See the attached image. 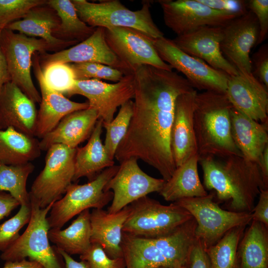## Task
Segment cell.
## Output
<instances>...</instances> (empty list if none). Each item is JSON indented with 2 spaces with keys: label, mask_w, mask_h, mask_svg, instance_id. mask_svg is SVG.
I'll use <instances>...</instances> for the list:
<instances>
[{
  "label": "cell",
  "mask_w": 268,
  "mask_h": 268,
  "mask_svg": "<svg viewBox=\"0 0 268 268\" xmlns=\"http://www.w3.org/2000/svg\"><path fill=\"white\" fill-rule=\"evenodd\" d=\"M47 4L57 12L60 22L54 31L56 38L78 44L89 37L96 27L90 26L78 17L70 0H48Z\"/></svg>",
  "instance_id": "d6a6232c"
},
{
  "label": "cell",
  "mask_w": 268,
  "mask_h": 268,
  "mask_svg": "<svg viewBox=\"0 0 268 268\" xmlns=\"http://www.w3.org/2000/svg\"><path fill=\"white\" fill-rule=\"evenodd\" d=\"M54 202L41 208L33 201L31 218L23 233L6 250L0 258L5 262L19 261L28 258L40 263L43 268H64L65 263L56 247L49 243L50 229L47 215Z\"/></svg>",
  "instance_id": "ba28073f"
},
{
  "label": "cell",
  "mask_w": 268,
  "mask_h": 268,
  "mask_svg": "<svg viewBox=\"0 0 268 268\" xmlns=\"http://www.w3.org/2000/svg\"><path fill=\"white\" fill-rule=\"evenodd\" d=\"M222 35L223 27L205 26L177 36L172 41L182 51L202 60L212 67L230 76L237 75L238 70L221 51Z\"/></svg>",
  "instance_id": "d6986e66"
},
{
  "label": "cell",
  "mask_w": 268,
  "mask_h": 268,
  "mask_svg": "<svg viewBox=\"0 0 268 268\" xmlns=\"http://www.w3.org/2000/svg\"><path fill=\"white\" fill-rule=\"evenodd\" d=\"M247 226L234 227L204 250L212 268H239L238 246Z\"/></svg>",
  "instance_id": "836d02e7"
},
{
  "label": "cell",
  "mask_w": 268,
  "mask_h": 268,
  "mask_svg": "<svg viewBox=\"0 0 268 268\" xmlns=\"http://www.w3.org/2000/svg\"><path fill=\"white\" fill-rule=\"evenodd\" d=\"M41 150L39 141L9 127L0 129V164L18 165L38 158Z\"/></svg>",
  "instance_id": "4dcf8cb0"
},
{
  "label": "cell",
  "mask_w": 268,
  "mask_h": 268,
  "mask_svg": "<svg viewBox=\"0 0 268 268\" xmlns=\"http://www.w3.org/2000/svg\"><path fill=\"white\" fill-rule=\"evenodd\" d=\"M248 10L255 15L259 26V36L256 46L262 43L268 33V0H249L247 1Z\"/></svg>",
  "instance_id": "60d3db41"
},
{
  "label": "cell",
  "mask_w": 268,
  "mask_h": 268,
  "mask_svg": "<svg viewBox=\"0 0 268 268\" xmlns=\"http://www.w3.org/2000/svg\"><path fill=\"white\" fill-rule=\"evenodd\" d=\"M199 159L197 154L176 167L158 193L165 201L173 202L182 199L207 195L199 176Z\"/></svg>",
  "instance_id": "f1b7e54d"
},
{
  "label": "cell",
  "mask_w": 268,
  "mask_h": 268,
  "mask_svg": "<svg viewBox=\"0 0 268 268\" xmlns=\"http://www.w3.org/2000/svg\"><path fill=\"white\" fill-rule=\"evenodd\" d=\"M47 85L65 96L72 89L75 79L69 64L56 63L42 69Z\"/></svg>",
  "instance_id": "8d00e7d4"
},
{
  "label": "cell",
  "mask_w": 268,
  "mask_h": 268,
  "mask_svg": "<svg viewBox=\"0 0 268 268\" xmlns=\"http://www.w3.org/2000/svg\"><path fill=\"white\" fill-rule=\"evenodd\" d=\"M32 66L39 85L41 97L37 114L34 136L42 138L65 116L72 112L87 109L89 103L88 101L83 103L72 101L49 87L43 78L37 52L33 56Z\"/></svg>",
  "instance_id": "ffe728a7"
},
{
  "label": "cell",
  "mask_w": 268,
  "mask_h": 268,
  "mask_svg": "<svg viewBox=\"0 0 268 268\" xmlns=\"http://www.w3.org/2000/svg\"><path fill=\"white\" fill-rule=\"evenodd\" d=\"M0 268H43L39 263L32 260L23 259L19 261L5 262Z\"/></svg>",
  "instance_id": "681fc988"
},
{
  "label": "cell",
  "mask_w": 268,
  "mask_h": 268,
  "mask_svg": "<svg viewBox=\"0 0 268 268\" xmlns=\"http://www.w3.org/2000/svg\"><path fill=\"white\" fill-rule=\"evenodd\" d=\"M233 108L225 93H197L194 127L199 158L242 156L232 138L230 113Z\"/></svg>",
  "instance_id": "277c9868"
},
{
  "label": "cell",
  "mask_w": 268,
  "mask_h": 268,
  "mask_svg": "<svg viewBox=\"0 0 268 268\" xmlns=\"http://www.w3.org/2000/svg\"><path fill=\"white\" fill-rule=\"evenodd\" d=\"M197 93L194 89L180 95L176 100L171 131V148L176 167L198 154L194 127V105Z\"/></svg>",
  "instance_id": "7402d4cb"
},
{
  "label": "cell",
  "mask_w": 268,
  "mask_h": 268,
  "mask_svg": "<svg viewBox=\"0 0 268 268\" xmlns=\"http://www.w3.org/2000/svg\"><path fill=\"white\" fill-rule=\"evenodd\" d=\"M188 268H212L207 255L197 239L190 253Z\"/></svg>",
  "instance_id": "f6af8a7d"
},
{
  "label": "cell",
  "mask_w": 268,
  "mask_h": 268,
  "mask_svg": "<svg viewBox=\"0 0 268 268\" xmlns=\"http://www.w3.org/2000/svg\"><path fill=\"white\" fill-rule=\"evenodd\" d=\"M31 204H23L17 213L0 225V252L9 247L20 236L19 231L31 218Z\"/></svg>",
  "instance_id": "74e56055"
},
{
  "label": "cell",
  "mask_w": 268,
  "mask_h": 268,
  "mask_svg": "<svg viewBox=\"0 0 268 268\" xmlns=\"http://www.w3.org/2000/svg\"><path fill=\"white\" fill-rule=\"evenodd\" d=\"M76 148L57 144L48 149L44 167L29 192L30 201L44 208L66 193L74 176Z\"/></svg>",
  "instance_id": "8fae6325"
},
{
  "label": "cell",
  "mask_w": 268,
  "mask_h": 268,
  "mask_svg": "<svg viewBox=\"0 0 268 268\" xmlns=\"http://www.w3.org/2000/svg\"><path fill=\"white\" fill-rule=\"evenodd\" d=\"M165 24L177 36L199 27H223L238 17L213 9L198 0H159Z\"/></svg>",
  "instance_id": "2e32d148"
},
{
  "label": "cell",
  "mask_w": 268,
  "mask_h": 268,
  "mask_svg": "<svg viewBox=\"0 0 268 268\" xmlns=\"http://www.w3.org/2000/svg\"><path fill=\"white\" fill-rule=\"evenodd\" d=\"M130 210L128 205L116 213L95 208L90 212L91 242L99 244L111 258H123V229Z\"/></svg>",
  "instance_id": "d4e9b609"
},
{
  "label": "cell",
  "mask_w": 268,
  "mask_h": 268,
  "mask_svg": "<svg viewBox=\"0 0 268 268\" xmlns=\"http://www.w3.org/2000/svg\"><path fill=\"white\" fill-rule=\"evenodd\" d=\"M259 26L250 10L229 21L223 27L220 49L226 59L239 72L252 73L250 53L256 46Z\"/></svg>",
  "instance_id": "e0dca14e"
},
{
  "label": "cell",
  "mask_w": 268,
  "mask_h": 268,
  "mask_svg": "<svg viewBox=\"0 0 268 268\" xmlns=\"http://www.w3.org/2000/svg\"><path fill=\"white\" fill-rule=\"evenodd\" d=\"M225 94L233 108L257 122L268 124V89L253 73L229 76Z\"/></svg>",
  "instance_id": "44dd1931"
},
{
  "label": "cell",
  "mask_w": 268,
  "mask_h": 268,
  "mask_svg": "<svg viewBox=\"0 0 268 268\" xmlns=\"http://www.w3.org/2000/svg\"><path fill=\"white\" fill-rule=\"evenodd\" d=\"M79 258L87 262L89 268H126L124 258H110L103 248L96 243H91L89 249Z\"/></svg>",
  "instance_id": "ab89813d"
},
{
  "label": "cell",
  "mask_w": 268,
  "mask_h": 268,
  "mask_svg": "<svg viewBox=\"0 0 268 268\" xmlns=\"http://www.w3.org/2000/svg\"><path fill=\"white\" fill-rule=\"evenodd\" d=\"M263 180L266 187L268 188V145L263 151L258 163Z\"/></svg>",
  "instance_id": "f907efd6"
},
{
  "label": "cell",
  "mask_w": 268,
  "mask_h": 268,
  "mask_svg": "<svg viewBox=\"0 0 268 268\" xmlns=\"http://www.w3.org/2000/svg\"><path fill=\"white\" fill-rule=\"evenodd\" d=\"M133 74V115L115 158L120 163L131 157L141 160L167 181L176 168L171 148L176 100L194 88L177 72L149 65Z\"/></svg>",
  "instance_id": "6da1fadb"
},
{
  "label": "cell",
  "mask_w": 268,
  "mask_h": 268,
  "mask_svg": "<svg viewBox=\"0 0 268 268\" xmlns=\"http://www.w3.org/2000/svg\"><path fill=\"white\" fill-rule=\"evenodd\" d=\"M1 30H0V36ZM10 81V78L4 56L0 48V91L3 85Z\"/></svg>",
  "instance_id": "816d5d0a"
},
{
  "label": "cell",
  "mask_w": 268,
  "mask_h": 268,
  "mask_svg": "<svg viewBox=\"0 0 268 268\" xmlns=\"http://www.w3.org/2000/svg\"><path fill=\"white\" fill-rule=\"evenodd\" d=\"M90 215L89 209H86L66 229H50L49 240L70 255L83 254L91 245Z\"/></svg>",
  "instance_id": "1f68e13d"
},
{
  "label": "cell",
  "mask_w": 268,
  "mask_h": 268,
  "mask_svg": "<svg viewBox=\"0 0 268 268\" xmlns=\"http://www.w3.org/2000/svg\"><path fill=\"white\" fill-rule=\"evenodd\" d=\"M129 205L130 213L123 232L136 236H164L193 218L188 211L174 202L163 205L147 196Z\"/></svg>",
  "instance_id": "30bf717a"
},
{
  "label": "cell",
  "mask_w": 268,
  "mask_h": 268,
  "mask_svg": "<svg viewBox=\"0 0 268 268\" xmlns=\"http://www.w3.org/2000/svg\"><path fill=\"white\" fill-rule=\"evenodd\" d=\"M223 159H199L204 188L213 191L218 201L226 202L227 210L252 213L261 190L268 189L258 164L240 155Z\"/></svg>",
  "instance_id": "7a4b0ae2"
},
{
  "label": "cell",
  "mask_w": 268,
  "mask_h": 268,
  "mask_svg": "<svg viewBox=\"0 0 268 268\" xmlns=\"http://www.w3.org/2000/svg\"><path fill=\"white\" fill-rule=\"evenodd\" d=\"M238 249L239 268H268V227L252 220Z\"/></svg>",
  "instance_id": "f546056e"
},
{
  "label": "cell",
  "mask_w": 268,
  "mask_h": 268,
  "mask_svg": "<svg viewBox=\"0 0 268 268\" xmlns=\"http://www.w3.org/2000/svg\"><path fill=\"white\" fill-rule=\"evenodd\" d=\"M102 122L98 119L86 144L76 148L72 181L83 177L91 181L103 170L114 165V160L108 156L101 139Z\"/></svg>",
  "instance_id": "83f0119b"
},
{
  "label": "cell",
  "mask_w": 268,
  "mask_h": 268,
  "mask_svg": "<svg viewBox=\"0 0 268 268\" xmlns=\"http://www.w3.org/2000/svg\"><path fill=\"white\" fill-rule=\"evenodd\" d=\"M152 41L161 59L183 73L194 89L225 93L230 76L228 74L185 53L172 39L163 36L152 38Z\"/></svg>",
  "instance_id": "7c38bea8"
},
{
  "label": "cell",
  "mask_w": 268,
  "mask_h": 268,
  "mask_svg": "<svg viewBox=\"0 0 268 268\" xmlns=\"http://www.w3.org/2000/svg\"><path fill=\"white\" fill-rule=\"evenodd\" d=\"M193 218L172 232L147 238L123 232L121 246L126 268H188L196 238Z\"/></svg>",
  "instance_id": "3957f363"
},
{
  "label": "cell",
  "mask_w": 268,
  "mask_h": 268,
  "mask_svg": "<svg viewBox=\"0 0 268 268\" xmlns=\"http://www.w3.org/2000/svg\"><path fill=\"white\" fill-rule=\"evenodd\" d=\"M252 218L268 227V189L261 190L258 202L252 212Z\"/></svg>",
  "instance_id": "bcb514c9"
},
{
  "label": "cell",
  "mask_w": 268,
  "mask_h": 268,
  "mask_svg": "<svg viewBox=\"0 0 268 268\" xmlns=\"http://www.w3.org/2000/svg\"><path fill=\"white\" fill-rule=\"evenodd\" d=\"M212 191L205 196L184 198L174 201L192 215L197 222L195 237L204 250L214 245L229 230L247 225L252 213L237 212L221 208Z\"/></svg>",
  "instance_id": "52a82bcc"
},
{
  "label": "cell",
  "mask_w": 268,
  "mask_h": 268,
  "mask_svg": "<svg viewBox=\"0 0 268 268\" xmlns=\"http://www.w3.org/2000/svg\"><path fill=\"white\" fill-rule=\"evenodd\" d=\"M133 111V101L130 100L121 106L118 114L111 122H102L103 127L106 130L104 145L112 160H114L117 149L127 133Z\"/></svg>",
  "instance_id": "d590c367"
},
{
  "label": "cell",
  "mask_w": 268,
  "mask_h": 268,
  "mask_svg": "<svg viewBox=\"0 0 268 268\" xmlns=\"http://www.w3.org/2000/svg\"><path fill=\"white\" fill-rule=\"evenodd\" d=\"M98 119L97 111L89 106L68 114L41 138L39 141L41 150L47 151L50 146L57 144L72 148L77 147L89 138Z\"/></svg>",
  "instance_id": "cb8c5ba5"
},
{
  "label": "cell",
  "mask_w": 268,
  "mask_h": 268,
  "mask_svg": "<svg viewBox=\"0 0 268 268\" xmlns=\"http://www.w3.org/2000/svg\"><path fill=\"white\" fill-rule=\"evenodd\" d=\"M56 250L64 260V268H89L88 264L84 261L78 262L74 260L70 255L65 252L58 249Z\"/></svg>",
  "instance_id": "c3c4849f"
},
{
  "label": "cell",
  "mask_w": 268,
  "mask_h": 268,
  "mask_svg": "<svg viewBox=\"0 0 268 268\" xmlns=\"http://www.w3.org/2000/svg\"><path fill=\"white\" fill-rule=\"evenodd\" d=\"M105 30L104 27H96L89 37L69 49L53 54L37 52L41 68L56 63L93 62L108 66L123 71V67L120 61L106 42Z\"/></svg>",
  "instance_id": "ac0fdd59"
},
{
  "label": "cell",
  "mask_w": 268,
  "mask_h": 268,
  "mask_svg": "<svg viewBox=\"0 0 268 268\" xmlns=\"http://www.w3.org/2000/svg\"><path fill=\"white\" fill-rule=\"evenodd\" d=\"M75 80H86L96 79L97 74L103 64L93 62L69 64Z\"/></svg>",
  "instance_id": "ee69618b"
},
{
  "label": "cell",
  "mask_w": 268,
  "mask_h": 268,
  "mask_svg": "<svg viewBox=\"0 0 268 268\" xmlns=\"http://www.w3.org/2000/svg\"><path fill=\"white\" fill-rule=\"evenodd\" d=\"M233 140L246 159L258 164L268 145V124H262L244 115L232 108L230 113Z\"/></svg>",
  "instance_id": "484cf974"
},
{
  "label": "cell",
  "mask_w": 268,
  "mask_h": 268,
  "mask_svg": "<svg viewBox=\"0 0 268 268\" xmlns=\"http://www.w3.org/2000/svg\"><path fill=\"white\" fill-rule=\"evenodd\" d=\"M79 18L88 25L105 28L124 27L138 30L148 37L157 39L164 33L154 23L151 14L150 1L132 10L119 0H105L91 2L86 0H71Z\"/></svg>",
  "instance_id": "5b68a950"
},
{
  "label": "cell",
  "mask_w": 268,
  "mask_h": 268,
  "mask_svg": "<svg viewBox=\"0 0 268 268\" xmlns=\"http://www.w3.org/2000/svg\"><path fill=\"white\" fill-rule=\"evenodd\" d=\"M107 44L120 61L124 74H133L142 65L172 71V67L161 59L152 38L136 29L124 27L105 28Z\"/></svg>",
  "instance_id": "4fadbf2b"
},
{
  "label": "cell",
  "mask_w": 268,
  "mask_h": 268,
  "mask_svg": "<svg viewBox=\"0 0 268 268\" xmlns=\"http://www.w3.org/2000/svg\"><path fill=\"white\" fill-rule=\"evenodd\" d=\"M134 94L133 73L124 75L120 81L113 84L96 79L76 80L66 97L84 96L88 99L89 106L97 111L99 119L109 123L114 118L117 108L133 98Z\"/></svg>",
  "instance_id": "9a60e30c"
},
{
  "label": "cell",
  "mask_w": 268,
  "mask_h": 268,
  "mask_svg": "<svg viewBox=\"0 0 268 268\" xmlns=\"http://www.w3.org/2000/svg\"><path fill=\"white\" fill-rule=\"evenodd\" d=\"M60 22L56 11L46 3L32 8L22 19L12 22L5 28L28 36L38 37L62 51L75 44L61 40L53 36V32Z\"/></svg>",
  "instance_id": "4316f807"
},
{
  "label": "cell",
  "mask_w": 268,
  "mask_h": 268,
  "mask_svg": "<svg viewBox=\"0 0 268 268\" xmlns=\"http://www.w3.org/2000/svg\"><path fill=\"white\" fill-rule=\"evenodd\" d=\"M47 2V0H0V30L20 20L32 8Z\"/></svg>",
  "instance_id": "f35d334b"
},
{
  "label": "cell",
  "mask_w": 268,
  "mask_h": 268,
  "mask_svg": "<svg viewBox=\"0 0 268 268\" xmlns=\"http://www.w3.org/2000/svg\"><path fill=\"white\" fill-rule=\"evenodd\" d=\"M0 48L6 61L10 81L33 102L40 103L41 95L31 75L33 56L36 52H57L60 50L43 39L28 36L6 28L1 31Z\"/></svg>",
  "instance_id": "8992f818"
},
{
  "label": "cell",
  "mask_w": 268,
  "mask_h": 268,
  "mask_svg": "<svg viewBox=\"0 0 268 268\" xmlns=\"http://www.w3.org/2000/svg\"><path fill=\"white\" fill-rule=\"evenodd\" d=\"M137 160L131 157L121 162L117 172L106 185L105 190L113 193L108 212L116 213L150 193H159L163 188L166 181L145 173Z\"/></svg>",
  "instance_id": "5bb4252c"
},
{
  "label": "cell",
  "mask_w": 268,
  "mask_h": 268,
  "mask_svg": "<svg viewBox=\"0 0 268 268\" xmlns=\"http://www.w3.org/2000/svg\"><path fill=\"white\" fill-rule=\"evenodd\" d=\"M34 168L31 162L14 165L0 164V191L8 192L20 205L30 204L26 183Z\"/></svg>",
  "instance_id": "e575fe53"
},
{
  "label": "cell",
  "mask_w": 268,
  "mask_h": 268,
  "mask_svg": "<svg viewBox=\"0 0 268 268\" xmlns=\"http://www.w3.org/2000/svg\"><path fill=\"white\" fill-rule=\"evenodd\" d=\"M37 111L35 103L9 81L0 91V129L11 127L34 136Z\"/></svg>",
  "instance_id": "603a6c76"
},
{
  "label": "cell",
  "mask_w": 268,
  "mask_h": 268,
  "mask_svg": "<svg viewBox=\"0 0 268 268\" xmlns=\"http://www.w3.org/2000/svg\"><path fill=\"white\" fill-rule=\"evenodd\" d=\"M119 165L103 170L94 179L83 185L71 184L65 196L56 201L47 217L50 229H61L72 217L90 208L103 209L112 201L113 193L105 190Z\"/></svg>",
  "instance_id": "9c48e42d"
},
{
  "label": "cell",
  "mask_w": 268,
  "mask_h": 268,
  "mask_svg": "<svg viewBox=\"0 0 268 268\" xmlns=\"http://www.w3.org/2000/svg\"><path fill=\"white\" fill-rule=\"evenodd\" d=\"M253 75L268 89V46H261L251 58Z\"/></svg>",
  "instance_id": "b9f144b4"
},
{
  "label": "cell",
  "mask_w": 268,
  "mask_h": 268,
  "mask_svg": "<svg viewBox=\"0 0 268 268\" xmlns=\"http://www.w3.org/2000/svg\"><path fill=\"white\" fill-rule=\"evenodd\" d=\"M208 7L222 12L237 16L246 13L248 9L246 0H198Z\"/></svg>",
  "instance_id": "7bdbcfd3"
},
{
  "label": "cell",
  "mask_w": 268,
  "mask_h": 268,
  "mask_svg": "<svg viewBox=\"0 0 268 268\" xmlns=\"http://www.w3.org/2000/svg\"><path fill=\"white\" fill-rule=\"evenodd\" d=\"M19 205V202L10 194L0 191V220L8 216Z\"/></svg>",
  "instance_id": "7dc6e473"
}]
</instances>
